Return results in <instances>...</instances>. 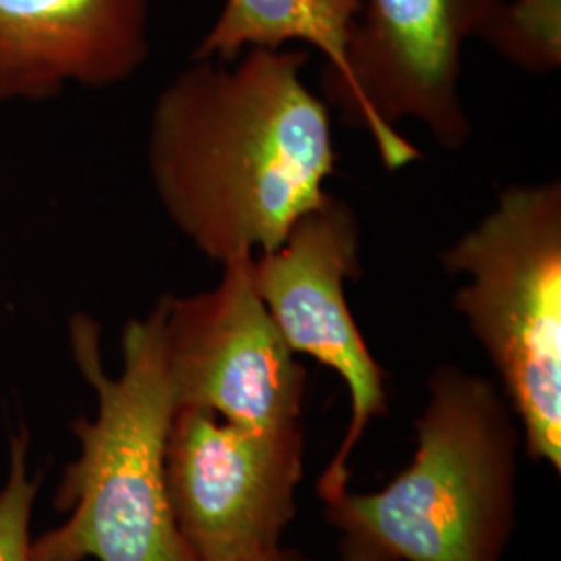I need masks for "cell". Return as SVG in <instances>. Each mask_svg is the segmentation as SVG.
Listing matches in <instances>:
<instances>
[{
	"label": "cell",
	"mask_w": 561,
	"mask_h": 561,
	"mask_svg": "<svg viewBox=\"0 0 561 561\" xmlns=\"http://www.w3.org/2000/svg\"><path fill=\"white\" fill-rule=\"evenodd\" d=\"M298 48L194 59L152 104L146 167L162 213L210 262L271 252L329 198L337 152L329 104Z\"/></svg>",
	"instance_id": "obj_1"
},
{
	"label": "cell",
	"mask_w": 561,
	"mask_h": 561,
	"mask_svg": "<svg viewBox=\"0 0 561 561\" xmlns=\"http://www.w3.org/2000/svg\"><path fill=\"white\" fill-rule=\"evenodd\" d=\"M69 347L96 396V416L71 424L80 454L65 468L55 497L67 520L32 539V561H196L167 491V443L180 405L161 298L125 324L117 377L104 366L101 324L92 317L71 319Z\"/></svg>",
	"instance_id": "obj_2"
},
{
	"label": "cell",
	"mask_w": 561,
	"mask_h": 561,
	"mask_svg": "<svg viewBox=\"0 0 561 561\" xmlns=\"http://www.w3.org/2000/svg\"><path fill=\"white\" fill-rule=\"evenodd\" d=\"M522 433L502 389L456 364L428 377L416 451L377 493L324 502L343 561H502L516 526Z\"/></svg>",
	"instance_id": "obj_3"
},
{
	"label": "cell",
	"mask_w": 561,
	"mask_h": 561,
	"mask_svg": "<svg viewBox=\"0 0 561 561\" xmlns=\"http://www.w3.org/2000/svg\"><path fill=\"white\" fill-rule=\"evenodd\" d=\"M533 461L561 470V183L510 185L442 256Z\"/></svg>",
	"instance_id": "obj_4"
},
{
	"label": "cell",
	"mask_w": 561,
	"mask_h": 561,
	"mask_svg": "<svg viewBox=\"0 0 561 561\" xmlns=\"http://www.w3.org/2000/svg\"><path fill=\"white\" fill-rule=\"evenodd\" d=\"M505 0H362L343 80L322 88L352 127H364L391 171L422 159L398 131L416 121L445 150L472 138L460 94L461 50L481 38Z\"/></svg>",
	"instance_id": "obj_5"
},
{
	"label": "cell",
	"mask_w": 561,
	"mask_h": 561,
	"mask_svg": "<svg viewBox=\"0 0 561 561\" xmlns=\"http://www.w3.org/2000/svg\"><path fill=\"white\" fill-rule=\"evenodd\" d=\"M304 477V426L261 433L180 408L167 443V491L196 561H312L280 547Z\"/></svg>",
	"instance_id": "obj_6"
},
{
	"label": "cell",
	"mask_w": 561,
	"mask_h": 561,
	"mask_svg": "<svg viewBox=\"0 0 561 561\" xmlns=\"http://www.w3.org/2000/svg\"><path fill=\"white\" fill-rule=\"evenodd\" d=\"M360 273L356 213L331 194L275 250L252 261L254 287L287 345L335 370L350 391L345 435L317 482L322 503L347 491L350 458L368 426L389 412L387 373L368 350L345 300V280Z\"/></svg>",
	"instance_id": "obj_7"
},
{
	"label": "cell",
	"mask_w": 561,
	"mask_h": 561,
	"mask_svg": "<svg viewBox=\"0 0 561 561\" xmlns=\"http://www.w3.org/2000/svg\"><path fill=\"white\" fill-rule=\"evenodd\" d=\"M254 256L221 264V280L192 296H161L164 347L180 408L233 426L301 428L308 373L252 279Z\"/></svg>",
	"instance_id": "obj_8"
},
{
	"label": "cell",
	"mask_w": 561,
	"mask_h": 561,
	"mask_svg": "<svg viewBox=\"0 0 561 561\" xmlns=\"http://www.w3.org/2000/svg\"><path fill=\"white\" fill-rule=\"evenodd\" d=\"M150 55V0H0V106L131 80Z\"/></svg>",
	"instance_id": "obj_9"
},
{
	"label": "cell",
	"mask_w": 561,
	"mask_h": 561,
	"mask_svg": "<svg viewBox=\"0 0 561 561\" xmlns=\"http://www.w3.org/2000/svg\"><path fill=\"white\" fill-rule=\"evenodd\" d=\"M360 7L362 0H225L194 59L233 62L248 48L277 50L289 42H304L327 59V88L345 76V53Z\"/></svg>",
	"instance_id": "obj_10"
},
{
	"label": "cell",
	"mask_w": 561,
	"mask_h": 561,
	"mask_svg": "<svg viewBox=\"0 0 561 561\" xmlns=\"http://www.w3.org/2000/svg\"><path fill=\"white\" fill-rule=\"evenodd\" d=\"M482 41L528 71H556L561 65V0H505Z\"/></svg>",
	"instance_id": "obj_11"
},
{
	"label": "cell",
	"mask_w": 561,
	"mask_h": 561,
	"mask_svg": "<svg viewBox=\"0 0 561 561\" xmlns=\"http://www.w3.org/2000/svg\"><path fill=\"white\" fill-rule=\"evenodd\" d=\"M41 474L30 468V433L15 428L9 439V468L0 486V561H32V522L41 493Z\"/></svg>",
	"instance_id": "obj_12"
}]
</instances>
